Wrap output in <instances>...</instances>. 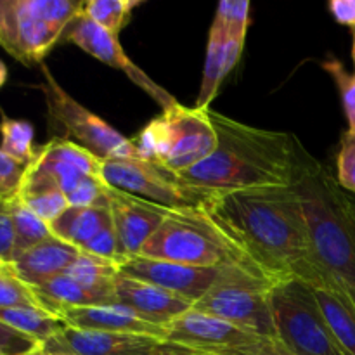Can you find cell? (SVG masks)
<instances>
[{"instance_id":"cell-18","label":"cell","mask_w":355,"mask_h":355,"mask_svg":"<svg viewBox=\"0 0 355 355\" xmlns=\"http://www.w3.org/2000/svg\"><path fill=\"white\" fill-rule=\"evenodd\" d=\"M82 250L51 236L35 248L16 257L10 263V274L31 288L42 286L64 274L75 263Z\"/></svg>"},{"instance_id":"cell-26","label":"cell","mask_w":355,"mask_h":355,"mask_svg":"<svg viewBox=\"0 0 355 355\" xmlns=\"http://www.w3.org/2000/svg\"><path fill=\"white\" fill-rule=\"evenodd\" d=\"M16 198L47 224H52L69 208L68 196L62 191L44 184H21Z\"/></svg>"},{"instance_id":"cell-31","label":"cell","mask_w":355,"mask_h":355,"mask_svg":"<svg viewBox=\"0 0 355 355\" xmlns=\"http://www.w3.org/2000/svg\"><path fill=\"white\" fill-rule=\"evenodd\" d=\"M12 307H31L44 311L33 288L24 284L12 274H0V309Z\"/></svg>"},{"instance_id":"cell-28","label":"cell","mask_w":355,"mask_h":355,"mask_svg":"<svg viewBox=\"0 0 355 355\" xmlns=\"http://www.w3.org/2000/svg\"><path fill=\"white\" fill-rule=\"evenodd\" d=\"M141 3V0H90L83 3V14L118 38L132 10Z\"/></svg>"},{"instance_id":"cell-6","label":"cell","mask_w":355,"mask_h":355,"mask_svg":"<svg viewBox=\"0 0 355 355\" xmlns=\"http://www.w3.org/2000/svg\"><path fill=\"white\" fill-rule=\"evenodd\" d=\"M277 283L229 259L210 290L194 304L196 311L232 322L257 336H272V290Z\"/></svg>"},{"instance_id":"cell-12","label":"cell","mask_w":355,"mask_h":355,"mask_svg":"<svg viewBox=\"0 0 355 355\" xmlns=\"http://www.w3.org/2000/svg\"><path fill=\"white\" fill-rule=\"evenodd\" d=\"M103 159L69 139L54 137L38 146L24 172L23 184L58 187L68 196L87 177H103Z\"/></svg>"},{"instance_id":"cell-19","label":"cell","mask_w":355,"mask_h":355,"mask_svg":"<svg viewBox=\"0 0 355 355\" xmlns=\"http://www.w3.org/2000/svg\"><path fill=\"white\" fill-rule=\"evenodd\" d=\"M58 318L64 326L76 329H96V331L132 333L165 340L166 329L144 321L134 312L120 305H97V307H69L59 311Z\"/></svg>"},{"instance_id":"cell-4","label":"cell","mask_w":355,"mask_h":355,"mask_svg":"<svg viewBox=\"0 0 355 355\" xmlns=\"http://www.w3.org/2000/svg\"><path fill=\"white\" fill-rule=\"evenodd\" d=\"M132 142L139 158L179 175L207 159L218 139L210 110L177 103L149 121Z\"/></svg>"},{"instance_id":"cell-32","label":"cell","mask_w":355,"mask_h":355,"mask_svg":"<svg viewBox=\"0 0 355 355\" xmlns=\"http://www.w3.org/2000/svg\"><path fill=\"white\" fill-rule=\"evenodd\" d=\"M336 180L343 191L355 194V132L347 130L336 155Z\"/></svg>"},{"instance_id":"cell-24","label":"cell","mask_w":355,"mask_h":355,"mask_svg":"<svg viewBox=\"0 0 355 355\" xmlns=\"http://www.w3.org/2000/svg\"><path fill=\"white\" fill-rule=\"evenodd\" d=\"M9 210L14 224V259L52 236L51 225L24 207L17 198L9 200Z\"/></svg>"},{"instance_id":"cell-13","label":"cell","mask_w":355,"mask_h":355,"mask_svg":"<svg viewBox=\"0 0 355 355\" xmlns=\"http://www.w3.org/2000/svg\"><path fill=\"white\" fill-rule=\"evenodd\" d=\"M64 35L71 44H75L76 47L85 51L92 58L99 59L104 64L113 66V68L123 71L132 80V83H135L139 89L144 90L158 106H162V110H168V107L177 104V99L168 90L159 87L151 76L146 75L135 62H132V59L128 58L127 52L123 51V47L118 42V38L114 35H111L110 31L104 30V28H101L99 24L94 23L92 19H89L83 14V10L69 24Z\"/></svg>"},{"instance_id":"cell-41","label":"cell","mask_w":355,"mask_h":355,"mask_svg":"<svg viewBox=\"0 0 355 355\" xmlns=\"http://www.w3.org/2000/svg\"><path fill=\"white\" fill-rule=\"evenodd\" d=\"M31 355H75V354H55V352H47V350H44V349H42V347H40V349L35 350V352L31 354Z\"/></svg>"},{"instance_id":"cell-42","label":"cell","mask_w":355,"mask_h":355,"mask_svg":"<svg viewBox=\"0 0 355 355\" xmlns=\"http://www.w3.org/2000/svg\"><path fill=\"white\" fill-rule=\"evenodd\" d=\"M3 272L10 274V266H7V263L0 262V274H3Z\"/></svg>"},{"instance_id":"cell-36","label":"cell","mask_w":355,"mask_h":355,"mask_svg":"<svg viewBox=\"0 0 355 355\" xmlns=\"http://www.w3.org/2000/svg\"><path fill=\"white\" fill-rule=\"evenodd\" d=\"M82 252L94 257H99V259H120V248H118V238L116 231H114L113 227V222H111L110 225H106L101 232H97V234L83 246Z\"/></svg>"},{"instance_id":"cell-7","label":"cell","mask_w":355,"mask_h":355,"mask_svg":"<svg viewBox=\"0 0 355 355\" xmlns=\"http://www.w3.org/2000/svg\"><path fill=\"white\" fill-rule=\"evenodd\" d=\"M270 305L274 338L295 355H347L329 329L311 284L300 279L277 283Z\"/></svg>"},{"instance_id":"cell-21","label":"cell","mask_w":355,"mask_h":355,"mask_svg":"<svg viewBox=\"0 0 355 355\" xmlns=\"http://www.w3.org/2000/svg\"><path fill=\"white\" fill-rule=\"evenodd\" d=\"M110 224L111 214L107 207H69L49 225L52 236L82 250Z\"/></svg>"},{"instance_id":"cell-35","label":"cell","mask_w":355,"mask_h":355,"mask_svg":"<svg viewBox=\"0 0 355 355\" xmlns=\"http://www.w3.org/2000/svg\"><path fill=\"white\" fill-rule=\"evenodd\" d=\"M214 355H295L290 349L283 345L279 340L272 336H259L253 342L245 343V345L232 347V349L222 350Z\"/></svg>"},{"instance_id":"cell-44","label":"cell","mask_w":355,"mask_h":355,"mask_svg":"<svg viewBox=\"0 0 355 355\" xmlns=\"http://www.w3.org/2000/svg\"><path fill=\"white\" fill-rule=\"evenodd\" d=\"M0 355H7V354H6V352H3V350H2V349H0Z\"/></svg>"},{"instance_id":"cell-37","label":"cell","mask_w":355,"mask_h":355,"mask_svg":"<svg viewBox=\"0 0 355 355\" xmlns=\"http://www.w3.org/2000/svg\"><path fill=\"white\" fill-rule=\"evenodd\" d=\"M40 343L0 321V349L7 355H31Z\"/></svg>"},{"instance_id":"cell-40","label":"cell","mask_w":355,"mask_h":355,"mask_svg":"<svg viewBox=\"0 0 355 355\" xmlns=\"http://www.w3.org/2000/svg\"><path fill=\"white\" fill-rule=\"evenodd\" d=\"M7 76H9V71H7V66H6V62H3L2 59H0V89H2V87L6 85Z\"/></svg>"},{"instance_id":"cell-17","label":"cell","mask_w":355,"mask_h":355,"mask_svg":"<svg viewBox=\"0 0 355 355\" xmlns=\"http://www.w3.org/2000/svg\"><path fill=\"white\" fill-rule=\"evenodd\" d=\"M113 288L116 305L162 328L194 307L189 298L121 272L114 277Z\"/></svg>"},{"instance_id":"cell-25","label":"cell","mask_w":355,"mask_h":355,"mask_svg":"<svg viewBox=\"0 0 355 355\" xmlns=\"http://www.w3.org/2000/svg\"><path fill=\"white\" fill-rule=\"evenodd\" d=\"M33 125L26 120H17L2 114L0 118V149L16 159L21 165L28 166L35 158L37 148L33 144Z\"/></svg>"},{"instance_id":"cell-22","label":"cell","mask_w":355,"mask_h":355,"mask_svg":"<svg viewBox=\"0 0 355 355\" xmlns=\"http://www.w3.org/2000/svg\"><path fill=\"white\" fill-rule=\"evenodd\" d=\"M312 288L336 342L347 355H355V312L336 291L324 286Z\"/></svg>"},{"instance_id":"cell-1","label":"cell","mask_w":355,"mask_h":355,"mask_svg":"<svg viewBox=\"0 0 355 355\" xmlns=\"http://www.w3.org/2000/svg\"><path fill=\"white\" fill-rule=\"evenodd\" d=\"M198 214L236 262L274 283L318 281L321 269L295 186L207 194Z\"/></svg>"},{"instance_id":"cell-10","label":"cell","mask_w":355,"mask_h":355,"mask_svg":"<svg viewBox=\"0 0 355 355\" xmlns=\"http://www.w3.org/2000/svg\"><path fill=\"white\" fill-rule=\"evenodd\" d=\"M101 175L110 187L170 210H198L207 198V193L184 186L168 170L141 158L106 159Z\"/></svg>"},{"instance_id":"cell-38","label":"cell","mask_w":355,"mask_h":355,"mask_svg":"<svg viewBox=\"0 0 355 355\" xmlns=\"http://www.w3.org/2000/svg\"><path fill=\"white\" fill-rule=\"evenodd\" d=\"M14 260V224L9 200L0 201V262L10 266Z\"/></svg>"},{"instance_id":"cell-43","label":"cell","mask_w":355,"mask_h":355,"mask_svg":"<svg viewBox=\"0 0 355 355\" xmlns=\"http://www.w3.org/2000/svg\"><path fill=\"white\" fill-rule=\"evenodd\" d=\"M352 58H354V64H355V31H354V47H352Z\"/></svg>"},{"instance_id":"cell-11","label":"cell","mask_w":355,"mask_h":355,"mask_svg":"<svg viewBox=\"0 0 355 355\" xmlns=\"http://www.w3.org/2000/svg\"><path fill=\"white\" fill-rule=\"evenodd\" d=\"M42 349L75 355H208L155 336L76 329L69 326L42 343Z\"/></svg>"},{"instance_id":"cell-9","label":"cell","mask_w":355,"mask_h":355,"mask_svg":"<svg viewBox=\"0 0 355 355\" xmlns=\"http://www.w3.org/2000/svg\"><path fill=\"white\" fill-rule=\"evenodd\" d=\"M139 255L193 267H220L231 259L224 243L194 208L170 211Z\"/></svg>"},{"instance_id":"cell-2","label":"cell","mask_w":355,"mask_h":355,"mask_svg":"<svg viewBox=\"0 0 355 355\" xmlns=\"http://www.w3.org/2000/svg\"><path fill=\"white\" fill-rule=\"evenodd\" d=\"M217 130L215 151L175 175L184 186L207 194L295 184L298 139L293 134L252 127L210 111Z\"/></svg>"},{"instance_id":"cell-30","label":"cell","mask_w":355,"mask_h":355,"mask_svg":"<svg viewBox=\"0 0 355 355\" xmlns=\"http://www.w3.org/2000/svg\"><path fill=\"white\" fill-rule=\"evenodd\" d=\"M322 69L329 73L336 83L340 97H342L343 111H345L347 121H349V130L355 132V73H349L345 66L336 58H328L322 62Z\"/></svg>"},{"instance_id":"cell-33","label":"cell","mask_w":355,"mask_h":355,"mask_svg":"<svg viewBox=\"0 0 355 355\" xmlns=\"http://www.w3.org/2000/svg\"><path fill=\"white\" fill-rule=\"evenodd\" d=\"M69 207H107L103 177H87L68 194Z\"/></svg>"},{"instance_id":"cell-5","label":"cell","mask_w":355,"mask_h":355,"mask_svg":"<svg viewBox=\"0 0 355 355\" xmlns=\"http://www.w3.org/2000/svg\"><path fill=\"white\" fill-rule=\"evenodd\" d=\"M73 0H0V45L23 64L42 62L44 55L82 14Z\"/></svg>"},{"instance_id":"cell-27","label":"cell","mask_w":355,"mask_h":355,"mask_svg":"<svg viewBox=\"0 0 355 355\" xmlns=\"http://www.w3.org/2000/svg\"><path fill=\"white\" fill-rule=\"evenodd\" d=\"M118 272L120 270H118L116 260L99 259V257L82 252L78 259L75 260V263L64 274L87 288L113 291V281L118 276Z\"/></svg>"},{"instance_id":"cell-3","label":"cell","mask_w":355,"mask_h":355,"mask_svg":"<svg viewBox=\"0 0 355 355\" xmlns=\"http://www.w3.org/2000/svg\"><path fill=\"white\" fill-rule=\"evenodd\" d=\"M295 187L321 274L311 286L336 291L355 312V201L298 141Z\"/></svg>"},{"instance_id":"cell-16","label":"cell","mask_w":355,"mask_h":355,"mask_svg":"<svg viewBox=\"0 0 355 355\" xmlns=\"http://www.w3.org/2000/svg\"><path fill=\"white\" fill-rule=\"evenodd\" d=\"M165 329L166 342L179 343V345L189 347L208 355L245 345L259 338L232 322L215 318L211 314H205L194 307L180 318L173 319L170 324L165 326Z\"/></svg>"},{"instance_id":"cell-34","label":"cell","mask_w":355,"mask_h":355,"mask_svg":"<svg viewBox=\"0 0 355 355\" xmlns=\"http://www.w3.org/2000/svg\"><path fill=\"white\" fill-rule=\"evenodd\" d=\"M26 166L17 163L0 149V201L16 198L23 184Z\"/></svg>"},{"instance_id":"cell-39","label":"cell","mask_w":355,"mask_h":355,"mask_svg":"<svg viewBox=\"0 0 355 355\" xmlns=\"http://www.w3.org/2000/svg\"><path fill=\"white\" fill-rule=\"evenodd\" d=\"M329 10L340 24L355 28V0H333Z\"/></svg>"},{"instance_id":"cell-29","label":"cell","mask_w":355,"mask_h":355,"mask_svg":"<svg viewBox=\"0 0 355 355\" xmlns=\"http://www.w3.org/2000/svg\"><path fill=\"white\" fill-rule=\"evenodd\" d=\"M215 21L220 23L225 35L246 40L250 24V2L246 0H222L217 6Z\"/></svg>"},{"instance_id":"cell-20","label":"cell","mask_w":355,"mask_h":355,"mask_svg":"<svg viewBox=\"0 0 355 355\" xmlns=\"http://www.w3.org/2000/svg\"><path fill=\"white\" fill-rule=\"evenodd\" d=\"M243 45H245V40L227 37L220 23L214 19L210 33H208L203 78H201L200 94H198L194 107H198V110H210V104L215 99V96H217L222 80L238 64L239 58H241Z\"/></svg>"},{"instance_id":"cell-14","label":"cell","mask_w":355,"mask_h":355,"mask_svg":"<svg viewBox=\"0 0 355 355\" xmlns=\"http://www.w3.org/2000/svg\"><path fill=\"white\" fill-rule=\"evenodd\" d=\"M118 270L127 276L151 283L172 293L189 298L196 304L215 283L220 267H193L168 260L146 259V257H120Z\"/></svg>"},{"instance_id":"cell-8","label":"cell","mask_w":355,"mask_h":355,"mask_svg":"<svg viewBox=\"0 0 355 355\" xmlns=\"http://www.w3.org/2000/svg\"><path fill=\"white\" fill-rule=\"evenodd\" d=\"M40 68L42 76H44L42 90H44L45 104H47L49 118L52 123L66 132V139L76 142L103 162L139 158V153L132 139L121 135L107 121L82 106L75 97L69 96L59 85L54 75L49 71L47 66L40 64Z\"/></svg>"},{"instance_id":"cell-15","label":"cell","mask_w":355,"mask_h":355,"mask_svg":"<svg viewBox=\"0 0 355 355\" xmlns=\"http://www.w3.org/2000/svg\"><path fill=\"white\" fill-rule=\"evenodd\" d=\"M106 205L116 231L120 257L139 255L144 243L170 215V208L118 191L106 184Z\"/></svg>"},{"instance_id":"cell-23","label":"cell","mask_w":355,"mask_h":355,"mask_svg":"<svg viewBox=\"0 0 355 355\" xmlns=\"http://www.w3.org/2000/svg\"><path fill=\"white\" fill-rule=\"evenodd\" d=\"M0 321L14 328L16 331L37 340L40 345L64 328V322L59 321L58 318L42 311V309L31 307L0 309Z\"/></svg>"}]
</instances>
